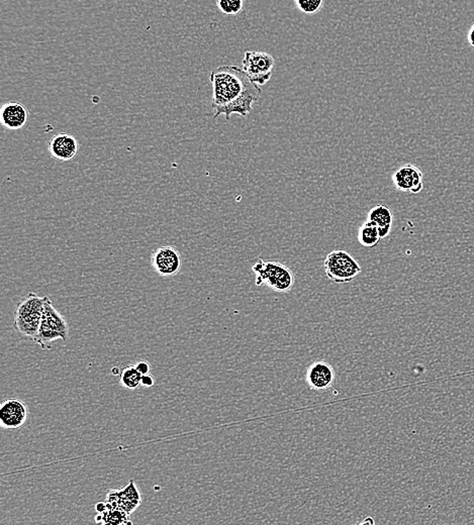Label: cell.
I'll use <instances>...</instances> for the list:
<instances>
[{
    "mask_svg": "<svg viewBox=\"0 0 474 525\" xmlns=\"http://www.w3.org/2000/svg\"><path fill=\"white\" fill-rule=\"evenodd\" d=\"M45 296L30 292L23 296L14 310L13 327L21 336L34 341L41 326Z\"/></svg>",
    "mask_w": 474,
    "mask_h": 525,
    "instance_id": "7a4b0ae2",
    "label": "cell"
},
{
    "mask_svg": "<svg viewBox=\"0 0 474 525\" xmlns=\"http://www.w3.org/2000/svg\"><path fill=\"white\" fill-rule=\"evenodd\" d=\"M393 181L396 189L412 194H419L424 188L423 173L414 165L407 164L400 167L393 174Z\"/></svg>",
    "mask_w": 474,
    "mask_h": 525,
    "instance_id": "ba28073f",
    "label": "cell"
},
{
    "mask_svg": "<svg viewBox=\"0 0 474 525\" xmlns=\"http://www.w3.org/2000/svg\"><path fill=\"white\" fill-rule=\"evenodd\" d=\"M154 384H155L154 377L151 375L150 373L145 374V375L141 376V385L144 386V387L150 388V387H152V386L154 385Z\"/></svg>",
    "mask_w": 474,
    "mask_h": 525,
    "instance_id": "7402d4cb",
    "label": "cell"
},
{
    "mask_svg": "<svg viewBox=\"0 0 474 525\" xmlns=\"http://www.w3.org/2000/svg\"><path fill=\"white\" fill-rule=\"evenodd\" d=\"M28 112L23 103L9 101L4 103L0 110V122L2 126L11 131L21 129L27 124Z\"/></svg>",
    "mask_w": 474,
    "mask_h": 525,
    "instance_id": "30bf717a",
    "label": "cell"
},
{
    "mask_svg": "<svg viewBox=\"0 0 474 525\" xmlns=\"http://www.w3.org/2000/svg\"><path fill=\"white\" fill-rule=\"evenodd\" d=\"M79 143L74 136L61 133L52 136L48 151L50 155L58 161L67 162L76 157Z\"/></svg>",
    "mask_w": 474,
    "mask_h": 525,
    "instance_id": "9c48e42d",
    "label": "cell"
},
{
    "mask_svg": "<svg viewBox=\"0 0 474 525\" xmlns=\"http://www.w3.org/2000/svg\"><path fill=\"white\" fill-rule=\"evenodd\" d=\"M141 494L134 481H129L124 489L117 490V509L131 514L141 504Z\"/></svg>",
    "mask_w": 474,
    "mask_h": 525,
    "instance_id": "5bb4252c",
    "label": "cell"
},
{
    "mask_svg": "<svg viewBox=\"0 0 474 525\" xmlns=\"http://www.w3.org/2000/svg\"><path fill=\"white\" fill-rule=\"evenodd\" d=\"M151 263L159 276H175L181 269V256L173 247H160L153 252Z\"/></svg>",
    "mask_w": 474,
    "mask_h": 525,
    "instance_id": "8992f818",
    "label": "cell"
},
{
    "mask_svg": "<svg viewBox=\"0 0 474 525\" xmlns=\"http://www.w3.org/2000/svg\"><path fill=\"white\" fill-rule=\"evenodd\" d=\"M216 6L226 16H237L244 8V0H216Z\"/></svg>",
    "mask_w": 474,
    "mask_h": 525,
    "instance_id": "d6986e66",
    "label": "cell"
},
{
    "mask_svg": "<svg viewBox=\"0 0 474 525\" xmlns=\"http://www.w3.org/2000/svg\"><path fill=\"white\" fill-rule=\"evenodd\" d=\"M256 274V285H267L273 290L287 293L291 290L294 285V275L287 266L274 261H265L258 259L252 267Z\"/></svg>",
    "mask_w": 474,
    "mask_h": 525,
    "instance_id": "3957f363",
    "label": "cell"
},
{
    "mask_svg": "<svg viewBox=\"0 0 474 525\" xmlns=\"http://www.w3.org/2000/svg\"><path fill=\"white\" fill-rule=\"evenodd\" d=\"M28 418V407L16 398L4 400L0 406V423L6 430H18Z\"/></svg>",
    "mask_w": 474,
    "mask_h": 525,
    "instance_id": "52a82bcc",
    "label": "cell"
},
{
    "mask_svg": "<svg viewBox=\"0 0 474 525\" xmlns=\"http://www.w3.org/2000/svg\"><path fill=\"white\" fill-rule=\"evenodd\" d=\"M141 374L134 365L127 366L120 374V383L127 390H134L141 385Z\"/></svg>",
    "mask_w": 474,
    "mask_h": 525,
    "instance_id": "2e32d148",
    "label": "cell"
},
{
    "mask_svg": "<svg viewBox=\"0 0 474 525\" xmlns=\"http://www.w3.org/2000/svg\"><path fill=\"white\" fill-rule=\"evenodd\" d=\"M367 220L371 221L378 228L379 235H381V239H384V237H388L389 232H391V227H393V211L388 206L379 204V206L372 207L370 209L369 213H368Z\"/></svg>",
    "mask_w": 474,
    "mask_h": 525,
    "instance_id": "4fadbf2b",
    "label": "cell"
},
{
    "mask_svg": "<svg viewBox=\"0 0 474 525\" xmlns=\"http://www.w3.org/2000/svg\"><path fill=\"white\" fill-rule=\"evenodd\" d=\"M103 514V524H132L129 520V515L126 511L108 508Z\"/></svg>",
    "mask_w": 474,
    "mask_h": 525,
    "instance_id": "ac0fdd59",
    "label": "cell"
},
{
    "mask_svg": "<svg viewBox=\"0 0 474 525\" xmlns=\"http://www.w3.org/2000/svg\"><path fill=\"white\" fill-rule=\"evenodd\" d=\"M112 373L115 374V375H119V374L122 373V371L119 368H113L112 370Z\"/></svg>",
    "mask_w": 474,
    "mask_h": 525,
    "instance_id": "d4e9b609",
    "label": "cell"
},
{
    "mask_svg": "<svg viewBox=\"0 0 474 525\" xmlns=\"http://www.w3.org/2000/svg\"><path fill=\"white\" fill-rule=\"evenodd\" d=\"M468 42H469V44H470L471 46H473L474 48V25H473V27H471L470 30H469Z\"/></svg>",
    "mask_w": 474,
    "mask_h": 525,
    "instance_id": "cb8c5ba5",
    "label": "cell"
},
{
    "mask_svg": "<svg viewBox=\"0 0 474 525\" xmlns=\"http://www.w3.org/2000/svg\"><path fill=\"white\" fill-rule=\"evenodd\" d=\"M209 80L212 84L214 119L221 114L225 115L226 121H230L232 114L246 117L253 112L252 105L262 94L260 87L237 66H221L212 70Z\"/></svg>",
    "mask_w": 474,
    "mask_h": 525,
    "instance_id": "6da1fadb",
    "label": "cell"
},
{
    "mask_svg": "<svg viewBox=\"0 0 474 525\" xmlns=\"http://www.w3.org/2000/svg\"><path fill=\"white\" fill-rule=\"evenodd\" d=\"M96 509L98 513H103L108 510V504L106 502H99L96 504Z\"/></svg>",
    "mask_w": 474,
    "mask_h": 525,
    "instance_id": "603a6c76",
    "label": "cell"
},
{
    "mask_svg": "<svg viewBox=\"0 0 474 525\" xmlns=\"http://www.w3.org/2000/svg\"><path fill=\"white\" fill-rule=\"evenodd\" d=\"M42 320L46 322L52 329L60 334L62 341H66L69 336V326L64 319L61 313L56 309L51 299L45 296L44 312H42Z\"/></svg>",
    "mask_w": 474,
    "mask_h": 525,
    "instance_id": "7c38bea8",
    "label": "cell"
},
{
    "mask_svg": "<svg viewBox=\"0 0 474 525\" xmlns=\"http://www.w3.org/2000/svg\"><path fill=\"white\" fill-rule=\"evenodd\" d=\"M296 8L306 15H316L324 6L325 0H294Z\"/></svg>",
    "mask_w": 474,
    "mask_h": 525,
    "instance_id": "ffe728a7",
    "label": "cell"
},
{
    "mask_svg": "<svg viewBox=\"0 0 474 525\" xmlns=\"http://www.w3.org/2000/svg\"><path fill=\"white\" fill-rule=\"evenodd\" d=\"M56 340H62L61 334L52 329L46 322L42 320L39 331H37V336L34 340L35 343L41 346V348L44 350H51V343Z\"/></svg>",
    "mask_w": 474,
    "mask_h": 525,
    "instance_id": "e0dca14e",
    "label": "cell"
},
{
    "mask_svg": "<svg viewBox=\"0 0 474 525\" xmlns=\"http://www.w3.org/2000/svg\"><path fill=\"white\" fill-rule=\"evenodd\" d=\"M325 276L337 284H345L352 281L360 274L361 266L346 251H333L324 263Z\"/></svg>",
    "mask_w": 474,
    "mask_h": 525,
    "instance_id": "277c9868",
    "label": "cell"
},
{
    "mask_svg": "<svg viewBox=\"0 0 474 525\" xmlns=\"http://www.w3.org/2000/svg\"><path fill=\"white\" fill-rule=\"evenodd\" d=\"M358 240L365 248H374L381 242L378 228L371 221L367 220L361 225L358 232Z\"/></svg>",
    "mask_w": 474,
    "mask_h": 525,
    "instance_id": "9a60e30c",
    "label": "cell"
},
{
    "mask_svg": "<svg viewBox=\"0 0 474 525\" xmlns=\"http://www.w3.org/2000/svg\"><path fill=\"white\" fill-rule=\"evenodd\" d=\"M134 366H136V368L138 369V371L140 372L141 375L150 373L151 367L147 361H139L134 364Z\"/></svg>",
    "mask_w": 474,
    "mask_h": 525,
    "instance_id": "44dd1931",
    "label": "cell"
},
{
    "mask_svg": "<svg viewBox=\"0 0 474 525\" xmlns=\"http://www.w3.org/2000/svg\"><path fill=\"white\" fill-rule=\"evenodd\" d=\"M306 383L313 390H325L331 387L335 380V372L331 365L316 362L306 371Z\"/></svg>",
    "mask_w": 474,
    "mask_h": 525,
    "instance_id": "8fae6325",
    "label": "cell"
},
{
    "mask_svg": "<svg viewBox=\"0 0 474 525\" xmlns=\"http://www.w3.org/2000/svg\"><path fill=\"white\" fill-rule=\"evenodd\" d=\"M242 64L250 80L260 87L265 85L272 77L275 60L270 54L264 52L247 51Z\"/></svg>",
    "mask_w": 474,
    "mask_h": 525,
    "instance_id": "5b68a950",
    "label": "cell"
}]
</instances>
